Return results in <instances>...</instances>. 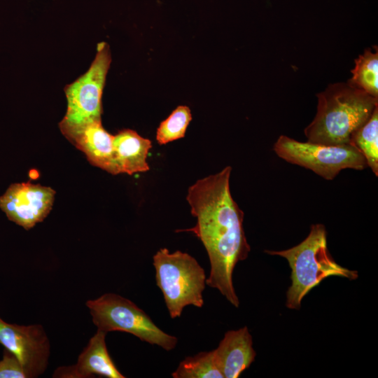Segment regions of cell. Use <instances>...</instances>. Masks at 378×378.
<instances>
[{"label": "cell", "instance_id": "cell-1", "mask_svg": "<svg viewBox=\"0 0 378 378\" xmlns=\"http://www.w3.org/2000/svg\"><path fill=\"white\" fill-rule=\"evenodd\" d=\"M232 167L199 179L188 190L186 200L196 225L176 232H191L204 246L210 261L206 284L216 288L235 307L239 300L232 283L237 263L251 251L243 227L244 212L232 197Z\"/></svg>", "mask_w": 378, "mask_h": 378}, {"label": "cell", "instance_id": "cell-2", "mask_svg": "<svg viewBox=\"0 0 378 378\" xmlns=\"http://www.w3.org/2000/svg\"><path fill=\"white\" fill-rule=\"evenodd\" d=\"M316 97V114L304 133L307 141L325 146L351 144L354 132L378 106L377 97L348 82L330 84Z\"/></svg>", "mask_w": 378, "mask_h": 378}, {"label": "cell", "instance_id": "cell-3", "mask_svg": "<svg viewBox=\"0 0 378 378\" xmlns=\"http://www.w3.org/2000/svg\"><path fill=\"white\" fill-rule=\"evenodd\" d=\"M265 252L281 256L288 262L291 270V285L287 290L286 301L288 309H300L304 297L327 277L340 276L349 280L358 277V271L342 267L332 257L323 224L312 225L308 236L290 248Z\"/></svg>", "mask_w": 378, "mask_h": 378}, {"label": "cell", "instance_id": "cell-4", "mask_svg": "<svg viewBox=\"0 0 378 378\" xmlns=\"http://www.w3.org/2000/svg\"><path fill=\"white\" fill-rule=\"evenodd\" d=\"M153 265L156 284L172 318L181 316L188 305L203 306L206 277L195 258L181 251L170 253L162 248L153 255Z\"/></svg>", "mask_w": 378, "mask_h": 378}, {"label": "cell", "instance_id": "cell-5", "mask_svg": "<svg viewBox=\"0 0 378 378\" xmlns=\"http://www.w3.org/2000/svg\"><path fill=\"white\" fill-rule=\"evenodd\" d=\"M93 323L105 332L130 333L143 342L166 351L176 347L178 339L160 329L141 309L131 300L115 293H105L86 302Z\"/></svg>", "mask_w": 378, "mask_h": 378}, {"label": "cell", "instance_id": "cell-6", "mask_svg": "<svg viewBox=\"0 0 378 378\" xmlns=\"http://www.w3.org/2000/svg\"><path fill=\"white\" fill-rule=\"evenodd\" d=\"M111 62L108 45L99 43L88 71L64 87L67 108L59 123L62 133L101 120L102 92Z\"/></svg>", "mask_w": 378, "mask_h": 378}, {"label": "cell", "instance_id": "cell-7", "mask_svg": "<svg viewBox=\"0 0 378 378\" xmlns=\"http://www.w3.org/2000/svg\"><path fill=\"white\" fill-rule=\"evenodd\" d=\"M273 150L280 158L326 180L334 179L344 169L363 170L368 167L364 156L353 144L325 146L281 135Z\"/></svg>", "mask_w": 378, "mask_h": 378}, {"label": "cell", "instance_id": "cell-8", "mask_svg": "<svg viewBox=\"0 0 378 378\" xmlns=\"http://www.w3.org/2000/svg\"><path fill=\"white\" fill-rule=\"evenodd\" d=\"M0 344L20 362L27 378H35L46 370L50 342L40 324L20 326L0 318Z\"/></svg>", "mask_w": 378, "mask_h": 378}, {"label": "cell", "instance_id": "cell-9", "mask_svg": "<svg viewBox=\"0 0 378 378\" xmlns=\"http://www.w3.org/2000/svg\"><path fill=\"white\" fill-rule=\"evenodd\" d=\"M55 191L30 182L13 183L0 197V208L8 218L29 230L50 213Z\"/></svg>", "mask_w": 378, "mask_h": 378}, {"label": "cell", "instance_id": "cell-10", "mask_svg": "<svg viewBox=\"0 0 378 378\" xmlns=\"http://www.w3.org/2000/svg\"><path fill=\"white\" fill-rule=\"evenodd\" d=\"M106 332L97 330L80 353L75 365L57 368L52 374L59 378L104 377L124 378L113 362L105 342Z\"/></svg>", "mask_w": 378, "mask_h": 378}, {"label": "cell", "instance_id": "cell-11", "mask_svg": "<svg viewBox=\"0 0 378 378\" xmlns=\"http://www.w3.org/2000/svg\"><path fill=\"white\" fill-rule=\"evenodd\" d=\"M62 134L85 154L91 164L112 174H119L114 160L113 136L103 127L101 120L68 130Z\"/></svg>", "mask_w": 378, "mask_h": 378}, {"label": "cell", "instance_id": "cell-12", "mask_svg": "<svg viewBox=\"0 0 378 378\" xmlns=\"http://www.w3.org/2000/svg\"><path fill=\"white\" fill-rule=\"evenodd\" d=\"M216 364L224 378H237L254 361L256 353L247 326L225 332L213 350Z\"/></svg>", "mask_w": 378, "mask_h": 378}, {"label": "cell", "instance_id": "cell-13", "mask_svg": "<svg viewBox=\"0 0 378 378\" xmlns=\"http://www.w3.org/2000/svg\"><path fill=\"white\" fill-rule=\"evenodd\" d=\"M113 147L119 174L132 175L149 170L146 158L152 147L150 140L132 130L125 129L113 136Z\"/></svg>", "mask_w": 378, "mask_h": 378}, {"label": "cell", "instance_id": "cell-14", "mask_svg": "<svg viewBox=\"0 0 378 378\" xmlns=\"http://www.w3.org/2000/svg\"><path fill=\"white\" fill-rule=\"evenodd\" d=\"M352 76L347 81L351 85L378 98V52L366 49L355 59L351 70Z\"/></svg>", "mask_w": 378, "mask_h": 378}, {"label": "cell", "instance_id": "cell-15", "mask_svg": "<svg viewBox=\"0 0 378 378\" xmlns=\"http://www.w3.org/2000/svg\"><path fill=\"white\" fill-rule=\"evenodd\" d=\"M353 144L364 156L368 167L378 176V106L370 119L351 136Z\"/></svg>", "mask_w": 378, "mask_h": 378}, {"label": "cell", "instance_id": "cell-16", "mask_svg": "<svg viewBox=\"0 0 378 378\" xmlns=\"http://www.w3.org/2000/svg\"><path fill=\"white\" fill-rule=\"evenodd\" d=\"M172 376L174 378H224L216 364L213 351L186 357Z\"/></svg>", "mask_w": 378, "mask_h": 378}, {"label": "cell", "instance_id": "cell-17", "mask_svg": "<svg viewBox=\"0 0 378 378\" xmlns=\"http://www.w3.org/2000/svg\"><path fill=\"white\" fill-rule=\"evenodd\" d=\"M191 120L190 108L186 106H178L167 118L160 122L156 133L159 144H166L184 137Z\"/></svg>", "mask_w": 378, "mask_h": 378}, {"label": "cell", "instance_id": "cell-18", "mask_svg": "<svg viewBox=\"0 0 378 378\" xmlns=\"http://www.w3.org/2000/svg\"><path fill=\"white\" fill-rule=\"evenodd\" d=\"M0 378H27L20 362L6 349L0 360Z\"/></svg>", "mask_w": 378, "mask_h": 378}]
</instances>
